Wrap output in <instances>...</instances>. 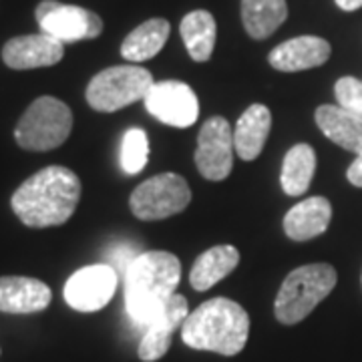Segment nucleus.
Returning <instances> with one entry per match:
<instances>
[{"label":"nucleus","mask_w":362,"mask_h":362,"mask_svg":"<svg viewBox=\"0 0 362 362\" xmlns=\"http://www.w3.org/2000/svg\"><path fill=\"white\" fill-rule=\"evenodd\" d=\"M81 202V180L63 165L40 169L13 194V211L28 228H52L71 220Z\"/></svg>","instance_id":"nucleus-1"},{"label":"nucleus","mask_w":362,"mask_h":362,"mask_svg":"<svg viewBox=\"0 0 362 362\" xmlns=\"http://www.w3.org/2000/svg\"><path fill=\"white\" fill-rule=\"evenodd\" d=\"M181 280V262L171 252H141L125 272V308L135 326H147Z\"/></svg>","instance_id":"nucleus-2"},{"label":"nucleus","mask_w":362,"mask_h":362,"mask_svg":"<svg viewBox=\"0 0 362 362\" xmlns=\"http://www.w3.org/2000/svg\"><path fill=\"white\" fill-rule=\"evenodd\" d=\"M250 334L247 312L230 298H211L199 304L181 326V340L195 350L240 354Z\"/></svg>","instance_id":"nucleus-3"},{"label":"nucleus","mask_w":362,"mask_h":362,"mask_svg":"<svg viewBox=\"0 0 362 362\" xmlns=\"http://www.w3.org/2000/svg\"><path fill=\"white\" fill-rule=\"evenodd\" d=\"M337 280V270L330 264H308L292 270L274 302L276 320L286 326L302 322L334 290Z\"/></svg>","instance_id":"nucleus-4"},{"label":"nucleus","mask_w":362,"mask_h":362,"mask_svg":"<svg viewBox=\"0 0 362 362\" xmlns=\"http://www.w3.org/2000/svg\"><path fill=\"white\" fill-rule=\"evenodd\" d=\"M73 131V111L54 97H39L28 105L14 127V139L26 151L61 147Z\"/></svg>","instance_id":"nucleus-5"},{"label":"nucleus","mask_w":362,"mask_h":362,"mask_svg":"<svg viewBox=\"0 0 362 362\" xmlns=\"http://www.w3.org/2000/svg\"><path fill=\"white\" fill-rule=\"evenodd\" d=\"M153 83V75L143 66H109L90 78L85 97L90 109L99 113H115L127 105L145 99Z\"/></svg>","instance_id":"nucleus-6"},{"label":"nucleus","mask_w":362,"mask_h":362,"mask_svg":"<svg viewBox=\"0 0 362 362\" xmlns=\"http://www.w3.org/2000/svg\"><path fill=\"white\" fill-rule=\"evenodd\" d=\"M192 202L189 183L177 173H159L139 183L129 197L133 216L143 221H157L181 214Z\"/></svg>","instance_id":"nucleus-7"},{"label":"nucleus","mask_w":362,"mask_h":362,"mask_svg":"<svg viewBox=\"0 0 362 362\" xmlns=\"http://www.w3.org/2000/svg\"><path fill=\"white\" fill-rule=\"evenodd\" d=\"M35 16H37L40 30L52 39L61 40L63 45L97 39L103 33L101 16L89 8L75 6V4L42 0L35 11Z\"/></svg>","instance_id":"nucleus-8"},{"label":"nucleus","mask_w":362,"mask_h":362,"mask_svg":"<svg viewBox=\"0 0 362 362\" xmlns=\"http://www.w3.org/2000/svg\"><path fill=\"white\" fill-rule=\"evenodd\" d=\"M233 129L223 117H211L197 137L195 165L209 181L226 180L233 168Z\"/></svg>","instance_id":"nucleus-9"},{"label":"nucleus","mask_w":362,"mask_h":362,"mask_svg":"<svg viewBox=\"0 0 362 362\" xmlns=\"http://www.w3.org/2000/svg\"><path fill=\"white\" fill-rule=\"evenodd\" d=\"M145 101V109L156 117L157 121L187 129L199 117V101L195 90L181 81H161L153 83Z\"/></svg>","instance_id":"nucleus-10"},{"label":"nucleus","mask_w":362,"mask_h":362,"mask_svg":"<svg viewBox=\"0 0 362 362\" xmlns=\"http://www.w3.org/2000/svg\"><path fill=\"white\" fill-rule=\"evenodd\" d=\"M119 276L109 264H93L77 270L66 280L65 294L66 304L78 312H97L115 296Z\"/></svg>","instance_id":"nucleus-11"},{"label":"nucleus","mask_w":362,"mask_h":362,"mask_svg":"<svg viewBox=\"0 0 362 362\" xmlns=\"http://www.w3.org/2000/svg\"><path fill=\"white\" fill-rule=\"evenodd\" d=\"M187 316H189L187 298L181 294H173L168 300L165 308L145 326V334H143L139 350H137L139 358L143 362H156L163 358L171 346L173 332L183 326Z\"/></svg>","instance_id":"nucleus-12"},{"label":"nucleus","mask_w":362,"mask_h":362,"mask_svg":"<svg viewBox=\"0 0 362 362\" xmlns=\"http://www.w3.org/2000/svg\"><path fill=\"white\" fill-rule=\"evenodd\" d=\"M63 54H65V45L45 33L14 37L2 47V61L14 71L52 66L61 63Z\"/></svg>","instance_id":"nucleus-13"},{"label":"nucleus","mask_w":362,"mask_h":362,"mask_svg":"<svg viewBox=\"0 0 362 362\" xmlns=\"http://www.w3.org/2000/svg\"><path fill=\"white\" fill-rule=\"evenodd\" d=\"M330 54H332V47L328 40L306 35V37L286 40L276 49H272V52L268 54V63L276 71L298 73V71L324 65L330 59Z\"/></svg>","instance_id":"nucleus-14"},{"label":"nucleus","mask_w":362,"mask_h":362,"mask_svg":"<svg viewBox=\"0 0 362 362\" xmlns=\"http://www.w3.org/2000/svg\"><path fill=\"white\" fill-rule=\"evenodd\" d=\"M51 300V288L37 278L0 276V312L35 314L45 310Z\"/></svg>","instance_id":"nucleus-15"},{"label":"nucleus","mask_w":362,"mask_h":362,"mask_svg":"<svg viewBox=\"0 0 362 362\" xmlns=\"http://www.w3.org/2000/svg\"><path fill=\"white\" fill-rule=\"evenodd\" d=\"M332 220V206L322 195H314L294 207L284 216V232L294 242H308L322 235Z\"/></svg>","instance_id":"nucleus-16"},{"label":"nucleus","mask_w":362,"mask_h":362,"mask_svg":"<svg viewBox=\"0 0 362 362\" xmlns=\"http://www.w3.org/2000/svg\"><path fill=\"white\" fill-rule=\"evenodd\" d=\"M272 129V113L266 105H250L233 127V147L240 159L254 161L264 151Z\"/></svg>","instance_id":"nucleus-17"},{"label":"nucleus","mask_w":362,"mask_h":362,"mask_svg":"<svg viewBox=\"0 0 362 362\" xmlns=\"http://www.w3.org/2000/svg\"><path fill=\"white\" fill-rule=\"evenodd\" d=\"M316 125L332 143L354 156H362V119L338 105H320L314 113Z\"/></svg>","instance_id":"nucleus-18"},{"label":"nucleus","mask_w":362,"mask_h":362,"mask_svg":"<svg viewBox=\"0 0 362 362\" xmlns=\"http://www.w3.org/2000/svg\"><path fill=\"white\" fill-rule=\"evenodd\" d=\"M240 264V252L233 246H216L206 250L195 259L189 272V284L197 292H206L226 276H230Z\"/></svg>","instance_id":"nucleus-19"},{"label":"nucleus","mask_w":362,"mask_h":362,"mask_svg":"<svg viewBox=\"0 0 362 362\" xmlns=\"http://www.w3.org/2000/svg\"><path fill=\"white\" fill-rule=\"evenodd\" d=\"M171 26L165 18H149L131 30L121 45V57L129 63H143L153 59L165 47Z\"/></svg>","instance_id":"nucleus-20"},{"label":"nucleus","mask_w":362,"mask_h":362,"mask_svg":"<svg viewBox=\"0 0 362 362\" xmlns=\"http://www.w3.org/2000/svg\"><path fill=\"white\" fill-rule=\"evenodd\" d=\"M181 39L195 63H206L216 49L218 26L214 14L207 11H194L185 14L180 25Z\"/></svg>","instance_id":"nucleus-21"},{"label":"nucleus","mask_w":362,"mask_h":362,"mask_svg":"<svg viewBox=\"0 0 362 362\" xmlns=\"http://www.w3.org/2000/svg\"><path fill=\"white\" fill-rule=\"evenodd\" d=\"M286 18V0H242V23L252 39H268Z\"/></svg>","instance_id":"nucleus-22"},{"label":"nucleus","mask_w":362,"mask_h":362,"mask_svg":"<svg viewBox=\"0 0 362 362\" xmlns=\"http://www.w3.org/2000/svg\"><path fill=\"white\" fill-rule=\"evenodd\" d=\"M316 171V153L308 143H298L284 157L280 183L288 195H302L308 192Z\"/></svg>","instance_id":"nucleus-23"},{"label":"nucleus","mask_w":362,"mask_h":362,"mask_svg":"<svg viewBox=\"0 0 362 362\" xmlns=\"http://www.w3.org/2000/svg\"><path fill=\"white\" fill-rule=\"evenodd\" d=\"M121 169L127 175H135L143 171L149 161V139L147 133L139 127H131L125 131L121 141Z\"/></svg>","instance_id":"nucleus-24"},{"label":"nucleus","mask_w":362,"mask_h":362,"mask_svg":"<svg viewBox=\"0 0 362 362\" xmlns=\"http://www.w3.org/2000/svg\"><path fill=\"white\" fill-rule=\"evenodd\" d=\"M334 95H337L338 107L362 119V81L354 77L338 78L334 85Z\"/></svg>","instance_id":"nucleus-25"},{"label":"nucleus","mask_w":362,"mask_h":362,"mask_svg":"<svg viewBox=\"0 0 362 362\" xmlns=\"http://www.w3.org/2000/svg\"><path fill=\"white\" fill-rule=\"evenodd\" d=\"M346 177L352 185L362 187V156H356V159L350 163V168L346 169Z\"/></svg>","instance_id":"nucleus-26"},{"label":"nucleus","mask_w":362,"mask_h":362,"mask_svg":"<svg viewBox=\"0 0 362 362\" xmlns=\"http://www.w3.org/2000/svg\"><path fill=\"white\" fill-rule=\"evenodd\" d=\"M334 2L338 4V8L344 11V13H354V11L362 8V0H334Z\"/></svg>","instance_id":"nucleus-27"}]
</instances>
